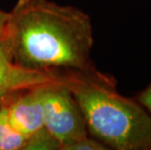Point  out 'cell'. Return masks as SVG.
Returning <instances> with one entry per match:
<instances>
[{"mask_svg": "<svg viewBox=\"0 0 151 150\" xmlns=\"http://www.w3.org/2000/svg\"><path fill=\"white\" fill-rule=\"evenodd\" d=\"M4 38L21 67L57 75L99 74L89 15L51 0H17L8 12Z\"/></svg>", "mask_w": 151, "mask_h": 150, "instance_id": "cell-1", "label": "cell"}, {"mask_svg": "<svg viewBox=\"0 0 151 150\" xmlns=\"http://www.w3.org/2000/svg\"><path fill=\"white\" fill-rule=\"evenodd\" d=\"M85 118L88 133L116 150H151V114L137 100L123 97L111 75H65Z\"/></svg>", "mask_w": 151, "mask_h": 150, "instance_id": "cell-2", "label": "cell"}, {"mask_svg": "<svg viewBox=\"0 0 151 150\" xmlns=\"http://www.w3.org/2000/svg\"><path fill=\"white\" fill-rule=\"evenodd\" d=\"M43 106L44 127L60 141V150L88 136L85 118L63 81L37 86Z\"/></svg>", "mask_w": 151, "mask_h": 150, "instance_id": "cell-3", "label": "cell"}, {"mask_svg": "<svg viewBox=\"0 0 151 150\" xmlns=\"http://www.w3.org/2000/svg\"><path fill=\"white\" fill-rule=\"evenodd\" d=\"M4 104L9 122L27 139L44 127V111L37 86L10 93Z\"/></svg>", "mask_w": 151, "mask_h": 150, "instance_id": "cell-4", "label": "cell"}, {"mask_svg": "<svg viewBox=\"0 0 151 150\" xmlns=\"http://www.w3.org/2000/svg\"><path fill=\"white\" fill-rule=\"evenodd\" d=\"M65 80V75L27 70L19 66L12 58L5 38H0V94H10L22 89Z\"/></svg>", "mask_w": 151, "mask_h": 150, "instance_id": "cell-5", "label": "cell"}, {"mask_svg": "<svg viewBox=\"0 0 151 150\" xmlns=\"http://www.w3.org/2000/svg\"><path fill=\"white\" fill-rule=\"evenodd\" d=\"M25 141L27 138L17 132L9 122L3 101L0 106V150H22Z\"/></svg>", "mask_w": 151, "mask_h": 150, "instance_id": "cell-6", "label": "cell"}, {"mask_svg": "<svg viewBox=\"0 0 151 150\" xmlns=\"http://www.w3.org/2000/svg\"><path fill=\"white\" fill-rule=\"evenodd\" d=\"M60 141L43 127L27 139L22 150H60Z\"/></svg>", "mask_w": 151, "mask_h": 150, "instance_id": "cell-7", "label": "cell"}, {"mask_svg": "<svg viewBox=\"0 0 151 150\" xmlns=\"http://www.w3.org/2000/svg\"><path fill=\"white\" fill-rule=\"evenodd\" d=\"M106 147L104 143L101 142L95 138H90L89 136H85L77 141L71 143L65 150H106Z\"/></svg>", "mask_w": 151, "mask_h": 150, "instance_id": "cell-8", "label": "cell"}, {"mask_svg": "<svg viewBox=\"0 0 151 150\" xmlns=\"http://www.w3.org/2000/svg\"><path fill=\"white\" fill-rule=\"evenodd\" d=\"M137 100L151 114V84L145 90L139 93L137 97Z\"/></svg>", "mask_w": 151, "mask_h": 150, "instance_id": "cell-9", "label": "cell"}, {"mask_svg": "<svg viewBox=\"0 0 151 150\" xmlns=\"http://www.w3.org/2000/svg\"><path fill=\"white\" fill-rule=\"evenodd\" d=\"M7 20H8V12H5L2 9H0V38L4 37L5 35Z\"/></svg>", "mask_w": 151, "mask_h": 150, "instance_id": "cell-10", "label": "cell"}, {"mask_svg": "<svg viewBox=\"0 0 151 150\" xmlns=\"http://www.w3.org/2000/svg\"><path fill=\"white\" fill-rule=\"evenodd\" d=\"M12 93H13V92H12ZM7 95H8V94H0V106H1L2 103L4 101L5 98L7 97Z\"/></svg>", "mask_w": 151, "mask_h": 150, "instance_id": "cell-11", "label": "cell"}]
</instances>
